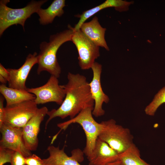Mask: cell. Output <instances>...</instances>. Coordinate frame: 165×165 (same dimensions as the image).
I'll return each instance as SVG.
<instances>
[{
	"mask_svg": "<svg viewBox=\"0 0 165 165\" xmlns=\"http://www.w3.org/2000/svg\"><path fill=\"white\" fill-rule=\"evenodd\" d=\"M37 54H29L24 64L18 69L7 68L9 74V87L21 90H27L26 82L33 66L37 63Z\"/></svg>",
	"mask_w": 165,
	"mask_h": 165,
	"instance_id": "cell-12",
	"label": "cell"
},
{
	"mask_svg": "<svg viewBox=\"0 0 165 165\" xmlns=\"http://www.w3.org/2000/svg\"><path fill=\"white\" fill-rule=\"evenodd\" d=\"M67 78L68 83L61 85L65 94V98L59 108L48 112L47 115L49 117L45 123V130L49 122L55 118L64 119L69 116L71 119L85 108L94 107V101L86 77L79 74L69 72Z\"/></svg>",
	"mask_w": 165,
	"mask_h": 165,
	"instance_id": "cell-1",
	"label": "cell"
},
{
	"mask_svg": "<svg viewBox=\"0 0 165 165\" xmlns=\"http://www.w3.org/2000/svg\"><path fill=\"white\" fill-rule=\"evenodd\" d=\"M2 138L0 147L10 149L21 153L25 157L31 155L26 146L23 137V128L4 123L0 127Z\"/></svg>",
	"mask_w": 165,
	"mask_h": 165,
	"instance_id": "cell-9",
	"label": "cell"
},
{
	"mask_svg": "<svg viewBox=\"0 0 165 165\" xmlns=\"http://www.w3.org/2000/svg\"><path fill=\"white\" fill-rule=\"evenodd\" d=\"M68 27V29L50 35L49 42H44L41 43L40 52L37 56L38 74L46 71L52 75L59 77L61 69L57 59V53L62 45L71 41L74 31L73 28L70 25Z\"/></svg>",
	"mask_w": 165,
	"mask_h": 165,
	"instance_id": "cell-2",
	"label": "cell"
},
{
	"mask_svg": "<svg viewBox=\"0 0 165 165\" xmlns=\"http://www.w3.org/2000/svg\"><path fill=\"white\" fill-rule=\"evenodd\" d=\"M80 29L83 34L91 41L99 47L109 50L105 39L106 30L100 24L98 17L94 16L89 22H84Z\"/></svg>",
	"mask_w": 165,
	"mask_h": 165,
	"instance_id": "cell-15",
	"label": "cell"
},
{
	"mask_svg": "<svg viewBox=\"0 0 165 165\" xmlns=\"http://www.w3.org/2000/svg\"><path fill=\"white\" fill-rule=\"evenodd\" d=\"M133 2H128L122 0H107L105 2L93 8H91L82 12L77 17L79 19L73 28L74 30L80 29L81 25L88 18L93 16L101 10L108 7H114L115 9L119 12L125 11L129 9L130 5L133 3Z\"/></svg>",
	"mask_w": 165,
	"mask_h": 165,
	"instance_id": "cell-16",
	"label": "cell"
},
{
	"mask_svg": "<svg viewBox=\"0 0 165 165\" xmlns=\"http://www.w3.org/2000/svg\"><path fill=\"white\" fill-rule=\"evenodd\" d=\"M165 103V86L161 89L155 95L152 101L145 109V114L154 116L159 107Z\"/></svg>",
	"mask_w": 165,
	"mask_h": 165,
	"instance_id": "cell-20",
	"label": "cell"
},
{
	"mask_svg": "<svg viewBox=\"0 0 165 165\" xmlns=\"http://www.w3.org/2000/svg\"><path fill=\"white\" fill-rule=\"evenodd\" d=\"M101 129L98 138L120 154L133 144L134 137L130 130L116 124L111 119L100 123Z\"/></svg>",
	"mask_w": 165,
	"mask_h": 165,
	"instance_id": "cell-3",
	"label": "cell"
},
{
	"mask_svg": "<svg viewBox=\"0 0 165 165\" xmlns=\"http://www.w3.org/2000/svg\"><path fill=\"white\" fill-rule=\"evenodd\" d=\"M0 76L4 78L8 82L9 79V74L7 70L4 67L0 64Z\"/></svg>",
	"mask_w": 165,
	"mask_h": 165,
	"instance_id": "cell-25",
	"label": "cell"
},
{
	"mask_svg": "<svg viewBox=\"0 0 165 165\" xmlns=\"http://www.w3.org/2000/svg\"><path fill=\"white\" fill-rule=\"evenodd\" d=\"M25 157L20 152L15 151L11 158V165H27Z\"/></svg>",
	"mask_w": 165,
	"mask_h": 165,
	"instance_id": "cell-22",
	"label": "cell"
},
{
	"mask_svg": "<svg viewBox=\"0 0 165 165\" xmlns=\"http://www.w3.org/2000/svg\"><path fill=\"white\" fill-rule=\"evenodd\" d=\"M102 65L95 62L91 68L93 72V78L89 83L90 92L94 101L92 114L95 117L101 116L104 115L105 111L102 108L104 103H107L109 101L108 97L103 92L101 82L102 72Z\"/></svg>",
	"mask_w": 165,
	"mask_h": 165,
	"instance_id": "cell-10",
	"label": "cell"
},
{
	"mask_svg": "<svg viewBox=\"0 0 165 165\" xmlns=\"http://www.w3.org/2000/svg\"><path fill=\"white\" fill-rule=\"evenodd\" d=\"M106 165H121L120 162L118 160L115 162L107 164Z\"/></svg>",
	"mask_w": 165,
	"mask_h": 165,
	"instance_id": "cell-26",
	"label": "cell"
},
{
	"mask_svg": "<svg viewBox=\"0 0 165 165\" xmlns=\"http://www.w3.org/2000/svg\"><path fill=\"white\" fill-rule=\"evenodd\" d=\"M0 92L6 100V106L24 101L34 100L35 95L27 90H21L7 87L5 84L0 85Z\"/></svg>",
	"mask_w": 165,
	"mask_h": 165,
	"instance_id": "cell-17",
	"label": "cell"
},
{
	"mask_svg": "<svg viewBox=\"0 0 165 165\" xmlns=\"http://www.w3.org/2000/svg\"><path fill=\"white\" fill-rule=\"evenodd\" d=\"M25 159L27 165H45L43 159L35 154L25 157Z\"/></svg>",
	"mask_w": 165,
	"mask_h": 165,
	"instance_id": "cell-23",
	"label": "cell"
},
{
	"mask_svg": "<svg viewBox=\"0 0 165 165\" xmlns=\"http://www.w3.org/2000/svg\"><path fill=\"white\" fill-rule=\"evenodd\" d=\"M65 2L64 0H54L47 9H39L36 13L39 16L40 24L45 25L51 23L56 17L62 16Z\"/></svg>",
	"mask_w": 165,
	"mask_h": 165,
	"instance_id": "cell-18",
	"label": "cell"
},
{
	"mask_svg": "<svg viewBox=\"0 0 165 165\" xmlns=\"http://www.w3.org/2000/svg\"><path fill=\"white\" fill-rule=\"evenodd\" d=\"M4 97H0V127L4 124L5 119V111L4 107Z\"/></svg>",
	"mask_w": 165,
	"mask_h": 165,
	"instance_id": "cell-24",
	"label": "cell"
},
{
	"mask_svg": "<svg viewBox=\"0 0 165 165\" xmlns=\"http://www.w3.org/2000/svg\"><path fill=\"white\" fill-rule=\"evenodd\" d=\"M27 90L35 95L34 101L37 105L54 102L61 105L65 96L64 89L59 85L58 78L52 75L45 84L38 87L27 88Z\"/></svg>",
	"mask_w": 165,
	"mask_h": 165,
	"instance_id": "cell-8",
	"label": "cell"
},
{
	"mask_svg": "<svg viewBox=\"0 0 165 165\" xmlns=\"http://www.w3.org/2000/svg\"><path fill=\"white\" fill-rule=\"evenodd\" d=\"M5 123L23 128L38 108L34 100L24 101L5 107Z\"/></svg>",
	"mask_w": 165,
	"mask_h": 165,
	"instance_id": "cell-7",
	"label": "cell"
},
{
	"mask_svg": "<svg viewBox=\"0 0 165 165\" xmlns=\"http://www.w3.org/2000/svg\"><path fill=\"white\" fill-rule=\"evenodd\" d=\"M74 31L71 41L78 51L79 66L82 70L88 69L100 56V47L87 38L80 29Z\"/></svg>",
	"mask_w": 165,
	"mask_h": 165,
	"instance_id": "cell-6",
	"label": "cell"
},
{
	"mask_svg": "<svg viewBox=\"0 0 165 165\" xmlns=\"http://www.w3.org/2000/svg\"><path fill=\"white\" fill-rule=\"evenodd\" d=\"M119 154L98 137L90 156L87 158L89 165H106L119 160Z\"/></svg>",
	"mask_w": 165,
	"mask_h": 165,
	"instance_id": "cell-14",
	"label": "cell"
},
{
	"mask_svg": "<svg viewBox=\"0 0 165 165\" xmlns=\"http://www.w3.org/2000/svg\"><path fill=\"white\" fill-rule=\"evenodd\" d=\"M47 0L32 1L25 7L20 9H12L8 7V0L0 2V35L10 26L20 24L24 29L25 21L33 13H36Z\"/></svg>",
	"mask_w": 165,
	"mask_h": 165,
	"instance_id": "cell-5",
	"label": "cell"
},
{
	"mask_svg": "<svg viewBox=\"0 0 165 165\" xmlns=\"http://www.w3.org/2000/svg\"><path fill=\"white\" fill-rule=\"evenodd\" d=\"M119 160L121 165H150L141 158L139 149L134 143L119 154Z\"/></svg>",
	"mask_w": 165,
	"mask_h": 165,
	"instance_id": "cell-19",
	"label": "cell"
},
{
	"mask_svg": "<svg viewBox=\"0 0 165 165\" xmlns=\"http://www.w3.org/2000/svg\"><path fill=\"white\" fill-rule=\"evenodd\" d=\"M94 107H87L74 118L57 124L61 130H65L73 123H77L81 126L86 138V145L83 152L87 158L92 153L101 129V123L96 122L93 117Z\"/></svg>",
	"mask_w": 165,
	"mask_h": 165,
	"instance_id": "cell-4",
	"label": "cell"
},
{
	"mask_svg": "<svg viewBox=\"0 0 165 165\" xmlns=\"http://www.w3.org/2000/svg\"><path fill=\"white\" fill-rule=\"evenodd\" d=\"M48 111L45 106L38 108L35 114L23 128V137L26 147L30 151L36 150L38 144V135L40 126Z\"/></svg>",
	"mask_w": 165,
	"mask_h": 165,
	"instance_id": "cell-11",
	"label": "cell"
},
{
	"mask_svg": "<svg viewBox=\"0 0 165 165\" xmlns=\"http://www.w3.org/2000/svg\"><path fill=\"white\" fill-rule=\"evenodd\" d=\"M64 146L61 149L59 146L53 145L49 146L47 150L49 156L46 159H43L45 165H81L80 162L83 160V152L79 149H76L72 151V156H68L64 151Z\"/></svg>",
	"mask_w": 165,
	"mask_h": 165,
	"instance_id": "cell-13",
	"label": "cell"
},
{
	"mask_svg": "<svg viewBox=\"0 0 165 165\" xmlns=\"http://www.w3.org/2000/svg\"><path fill=\"white\" fill-rule=\"evenodd\" d=\"M15 151L9 148L0 147V165L10 163Z\"/></svg>",
	"mask_w": 165,
	"mask_h": 165,
	"instance_id": "cell-21",
	"label": "cell"
}]
</instances>
